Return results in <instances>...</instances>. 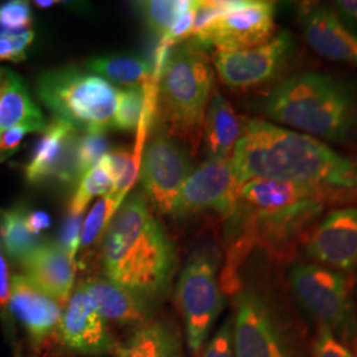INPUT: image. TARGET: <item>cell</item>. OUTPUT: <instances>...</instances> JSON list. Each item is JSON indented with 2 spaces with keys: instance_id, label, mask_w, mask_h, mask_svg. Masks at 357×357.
<instances>
[{
  "instance_id": "15",
  "label": "cell",
  "mask_w": 357,
  "mask_h": 357,
  "mask_svg": "<svg viewBox=\"0 0 357 357\" xmlns=\"http://www.w3.org/2000/svg\"><path fill=\"white\" fill-rule=\"evenodd\" d=\"M77 130L64 119L53 118L43 131L29 162L24 167V178L29 184H40L50 178L77 183Z\"/></svg>"
},
{
  "instance_id": "28",
  "label": "cell",
  "mask_w": 357,
  "mask_h": 357,
  "mask_svg": "<svg viewBox=\"0 0 357 357\" xmlns=\"http://www.w3.org/2000/svg\"><path fill=\"white\" fill-rule=\"evenodd\" d=\"M149 86L126 88L118 91V102L115 110L113 128L121 131H134L141 126L142 115L144 114L149 101Z\"/></svg>"
},
{
  "instance_id": "11",
  "label": "cell",
  "mask_w": 357,
  "mask_h": 357,
  "mask_svg": "<svg viewBox=\"0 0 357 357\" xmlns=\"http://www.w3.org/2000/svg\"><path fill=\"white\" fill-rule=\"evenodd\" d=\"M234 357H294L290 337L273 310L253 291L237 298L233 319Z\"/></svg>"
},
{
  "instance_id": "44",
  "label": "cell",
  "mask_w": 357,
  "mask_h": 357,
  "mask_svg": "<svg viewBox=\"0 0 357 357\" xmlns=\"http://www.w3.org/2000/svg\"><path fill=\"white\" fill-rule=\"evenodd\" d=\"M0 212H1V211H0Z\"/></svg>"
},
{
  "instance_id": "8",
  "label": "cell",
  "mask_w": 357,
  "mask_h": 357,
  "mask_svg": "<svg viewBox=\"0 0 357 357\" xmlns=\"http://www.w3.org/2000/svg\"><path fill=\"white\" fill-rule=\"evenodd\" d=\"M175 298L188 349L200 357L224 306L216 249L204 246L192 253L180 273Z\"/></svg>"
},
{
  "instance_id": "33",
  "label": "cell",
  "mask_w": 357,
  "mask_h": 357,
  "mask_svg": "<svg viewBox=\"0 0 357 357\" xmlns=\"http://www.w3.org/2000/svg\"><path fill=\"white\" fill-rule=\"evenodd\" d=\"M32 24V10L29 3L11 0L0 4V26L8 31H24Z\"/></svg>"
},
{
  "instance_id": "35",
  "label": "cell",
  "mask_w": 357,
  "mask_h": 357,
  "mask_svg": "<svg viewBox=\"0 0 357 357\" xmlns=\"http://www.w3.org/2000/svg\"><path fill=\"white\" fill-rule=\"evenodd\" d=\"M200 357H234L233 319L225 320L222 323V326L205 345Z\"/></svg>"
},
{
  "instance_id": "30",
  "label": "cell",
  "mask_w": 357,
  "mask_h": 357,
  "mask_svg": "<svg viewBox=\"0 0 357 357\" xmlns=\"http://www.w3.org/2000/svg\"><path fill=\"white\" fill-rule=\"evenodd\" d=\"M106 151L107 141L105 138V132H85L78 138L75 156L77 183L102 159Z\"/></svg>"
},
{
  "instance_id": "24",
  "label": "cell",
  "mask_w": 357,
  "mask_h": 357,
  "mask_svg": "<svg viewBox=\"0 0 357 357\" xmlns=\"http://www.w3.org/2000/svg\"><path fill=\"white\" fill-rule=\"evenodd\" d=\"M86 68L90 73L126 88L144 86L151 75L149 64L135 56H100L89 60Z\"/></svg>"
},
{
  "instance_id": "39",
  "label": "cell",
  "mask_w": 357,
  "mask_h": 357,
  "mask_svg": "<svg viewBox=\"0 0 357 357\" xmlns=\"http://www.w3.org/2000/svg\"><path fill=\"white\" fill-rule=\"evenodd\" d=\"M332 4V10L343 24L357 35V0H337Z\"/></svg>"
},
{
  "instance_id": "37",
  "label": "cell",
  "mask_w": 357,
  "mask_h": 357,
  "mask_svg": "<svg viewBox=\"0 0 357 357\" xmlns=\"http://www.w3.org/2000/svg\"><path fill=\"white\" fill-rule=\"evenodd\" d=\"M10 298H11V277L4 249L0 243V317L6 324H10Z\"/></svg>"
},
{
  "instance_id": "3",
  "label": "cell",
  "mask_w": 357,
  "mask_h": 357,
  "mask_svg": "<svg viewBox=\"0 0 357 357\" xmlns=\"http://www.w3.org/2000/svg\"><path fill=\"white\" fill-rule=\"evenodd\" d=\"M264 113L312 138L347 141L357 128V98L339 78L307 72L283 79L268 93Z\"/></svg>"
},
{
  "instance_id": "17",
  "label": "cell",
  "mask_w": 357,
  "mask_h": 357,
  "mask_svg": "<svg viewBox=\"0 0 357 357\" xmlns=\"http://www.w3.org/2000/svg\"><path fill=\"white\" fill-rule=\"evenodd\" d=\"M63 310L61 305L43 293L23 274L11 278L10 314L23 327L36 352L57 335Z\"/></svg>"
},
{
  "instance_id": "10",
  "label": "cell",
  "mask_w": 357,
  "mask_h": 357,
  "mask_svg": "<svg viewBox=\"0 0 357 357\" xmlns=\"http://www.w3.org/2000/svg\"><path fill=\"white\" fill-rule=\"evenodd\" d=\"M240 208V184L236 178L231 158L225 160H206L193 169L184 183L172 209L178 218L215 211L233 221Z\"/></svg>"
},
{
  "instance_id": "29",
  "label": "cell",
  "mask_w": 357,
  "mask_h": 357,
  "mask_svg": "<svg viewBox=\"0 0 357 357\" xmlns=\"http://www.w3.org/2000/svg\"><path fill=\"white\" fill-rule=\"evenodd\" d=\"M192 1H172V0H149L139 1V8L147 26L155 33L166 38L169 29L176 22L178 15L191 6Z\"/></svg>"
},
{
  "instance_id": "34",
  "label": "cell",
  "mask_w": 357,
  "mask_h": 357,
  "mask_svg": "<svg viewBox=\"0 0 357 357\" xmlns=\"http://www.w3.org/2000/svg\"><path fill=\"white\" fill-rule=\"evenodd\" d=\"M314 357H356V354L337 340L330 330L319 326L314 340Z\"/></svg>"
},
{
  "instance_id": "9",
  "label": "cell",
  "mask_w": 357,
  "mask_h": 357,
  "mask_svg": "<svg viewBox=\"0 0 357 357\" xmlns=\"http://www.w3.org/2000/svg\"><path fill=\"white\" fill-rule=\"evenodd\" d=\"M275 28V4L265 0H238L228 13L220 15L200 32L193 35L191 43L204 51H243L264 44L273 38Z\"/></svg>"
},
{
  "instance_id": "41",
  "label": "cell",
  "mask_w": 357,
  "mask_h": 357,
  "mask_svg": "<svg viewBox=\"0 0 357 357\" xmlns=\"http://www.w3.org/2000/svg\"><path fill=\"white\" fill-rule=\"evenodd\" d=\"M17 78V75L8 68L0 66V98L4 96V93L10 89L13 81Z\"/></svg>"
},
{
  "instance_id": "1",
  "label": "cell",
  "mask_w": 357,
  "mask_h": 357,
  "mask_svg": "<svg viewBox=\"0 0 357 357\" xmlns=\"http://www.w3.org/2000/svg\"><path fill=\"white\" fill-rule=\"evenodd\" d=\"M231 165L240 187L253 178H270L357 192V160L317 138L261 119L245 122Z\"/></svg>"
},
{
  "instance_id": "6",
  "label": "cell",
  "mask_w": 357,
  "mask_h": 357,
  "mask_svg": "<svg viewBox=\"0 0 357 357\" xmlns=\"http://www.w3.org/2000/svg\"><path fill=\"white\" fill-rule=\"evenodd\" d=\"M118 91L102 77L72 66L48 70L36 82L40 101L56 118L85 132L113 128Z\"/></svg>"
},
{
  "instance_id": "23",
  "label": "cell",
  "mask_w": 357,
  "mask_h": 357,
  "mask_svg": "<svg viewBox=\"0 0 357 357\" xmlns=\"http://www.w3.org/2000/svg\"><path fill=\"white\" fill-rule=\"evenodd\" d=\"M47 125L48 122L33 102L24 79L17 76L0 98V132L16 126H26L33 132H43Z\"/></svg>"
},
{
  "instance_id": "20",
  "label": "cell",
  "mask_w": 357,
  "mask_h": 357,
  "mask_svg": "<svg viewBox=\"0 0 357 357\" xmlns=\"http://www.w3.org/2000/svg\"><path fill=\"white\" fill-rule=\"evenodd\" d=\"M107 323L138 327L151 320L153 307L107 278H89L79 284Z\"/></svg>"
},
{
  "instance_id": "5",
  "label": "cell",
  "mask_w": 357,
  "mask_h": 357,
  "mask_svg": "<svg viewBox=\"0 0 357 357\" xmlns=\"http://www.w3.org/2000/svg\"><path fill=\"white\" fill-rule=\"evenodd\" d=\"M158 113L167 135L196 147L202 138L205 112L215 73L204 51L192 43L158 60Z\"/></svg>"
},
{
  "instance_id": "26",
  "label": "cell",
  "mask_w": 357,
  "mask_h": 357,
  "mask_svg": "<svg viewBox=\"0 0 357 357\" xmlns=\"http://www.w3.org/2000/svg\"><path fill=\"white\" fill-rule=\"evenodd\" d=\"M102 159L114 181V188L109 193V196L114 200L116 208L119 209L123 203L125 195L138 176L141 167L139 150L132 151L126 147L114 149L106 153Z\"/></svg>"
},
{
  "instance_id": "43",
  "label": "cell",
  "mask_w": 357,
  "mask_h": 357,
  "mask_svg": "<svg viewBox=\"0 0 357 357\" xmlns=\"http://www.w3.org/2000/svg\"><path fill=\"white\" fill-rule=\"evenodd\" d=\"M0 135H1V132H0Z\"/></svg>"
},
{
  "instance_id": "16",
  "label": "cell",
  "mask_w": 357,
  "mask_h": 357,
  "mask_svg": "<svg viewBox=\"0 0 357 357\" xmlns=\"http://www.w3.org/2000/svg\"><path fill=\"white\" fill-rule=\"evenodd\" d=\"M307 255L320 266L352 271L357 268V206L332 211L312 231Z\"/></svg>"
},
{
  "instance_id": "13",
  "label": "cell",
  "mask_w": 357,
  "mask_h": 357,
  "mask_svg": "<svg viewBox=\"0 0 357 357\" xmlns=\"http://www.w3.org/2000/svg\"><path fill=\"white\" fill-rule=\"evenodd\" d=\"M139 171L150 202L159 212L171 215L178 193L193 172L188 153L167 134H156L144 147Z\"/></svg>"
},
{
  "instance_id": "12",
  "label": "cell",
  "mask_w": 357,
  "mask_h": 357,
  "mask_svg": "<svg viewBox=\"0 0 357 357\" xmlns=\"http://www.w3.org/2000/svg\"><path fill=\"white\" fill-rule=\"evenodd\" d=\"M295 41L282 29L264 44L243 51H216L212 63L220 79L230 88H250L265 84L283 69L293 54Z\"/></svg>"
},
{
  "instance_id": "25",
  "label": "cell",
  "mask_w": 357,
  "mask_h": 357,
  "mask_svg": "<svg viewBox=\"0 0 357 357\" xmlns=\"http://www.w3.org/2000/svg\"><path fill=\"white\" fill-rule=\"evenodd\" d=\"M26 212L24 206L0 212V243L7 255L20 264L40 243L26 228Z\"/></svg>"
},
{
  "instance_id": "7",
  "label": "cell",
  "mask_w": 357,
  "mask_h": 357,
  "mask_svg": "<svg viewBox=\"0 0 357 357\" xmlns=\"http://www.w3.org/2000/svg\"><path fill=\"white\" fill-rule=\"evenodd\" d=\"M289 281L307 312L356 354L357 308L344 275L317 264H298Z\"/></svg>"
},
{
  "instance_id": "19",
  "label": "cell",
  "mask_w": 357,
  "mask_h": 357,
  "mask_svg": "<svg viewBox=\"0 0 357 357\" xmlns=\"http://www.w3.org/2000/svg\"><path fill=\"white\" fill-rule=\"evenodd\" d=\"M24 277L43 293L65 306L73 294L76 262L60 243H38L22 262Z\"/></svg>"
},
{
  "instance_id": "18",
  "label": "cell",
  "mask_w": 357,
  "mask_h": 357,
  "mask_svg": "<svg viewBox=\"0 0 357 357\" xmlns=\"http://www.w3.org/2000/svg\"><path fill=\"white\" fill-rule=\"evenodd\" d=\"M298 19L312 51L327 60L357 68V35L343 24L331 6L303 3Z\"/></svg>"
},
{
  "instance_id": "40",
  "label": "cell",
  "mask_w": 357,
  "mask_h": 357,
  "mask_svg": "<svg viewBox=\"0 0 357 357\" xmlns=\"http://www.w3.org/2000/svg\"><path fill=\"white\" fill-rule=\"evenodd\" d=\"M26 225L33 236L38 237L43 230L48 229L51 227V217L41 211H32V212L26 211Z\"/></svg>"
},
{
  "instance_id": "42",
  "label": "cell",
  "mask_w": 357,
  "mask_h": 357,
  "mask_svg": "<svg viewBox=\"0 0 357 357\" xmlns=\"http://www.w3.org/2000/svg\"><path fill=\"white\" fill-rule=\"evenodd\" d=\"M15 357H22V355H20V352H19V351L16 352V355H15Z\"/></svg>"
},
{
  "instance_id": "27",
  "label": "cell",
  "mask_w": 357,
  "mask_h": 357,
  "mask_svg": "<svg viewBox=\"0 0 357 357\" xmlns=\"http://www.w3.org/2000/svg\"><path fill=\"white\" fill-rule=\"evenodd\" d=\"M114 188V181L106 163L101 159L96 166L79 178L76 192L69 204L70 215H84V211L96 196L109 195Z\"/></svg>"
},
{
  "instance_id": "31",
  "label": "cell",
  "mask_w": 357,
  "mask_h": 357,
  "mask_svg": "<svg viewBox=\"0 0 357 357\" xmlns=\"http://www.w3.org/2000/svg\"><path fill=\"white\" fill-rule=\"evenodd\" d=\"M116 211L118 208L115 205V202L109 195H106L103 199L96 203L82 225L81 249L88 248L98 240V237L105 233Z\"/></svg>"
},
{
  "instance_id": "32",
  "label": "cell",
  "mask_w": 357,
  "mask_h": 357,
  "mask_svg": "<svg viewBox=\"0 0 357 357\" xmlns=\"http://www.w3.org/2000/svg\"><path fill=\"white\" fill-rule=\"evenodd\" d=\"M33 38L35 33L32 29L8 31L0 26V61L20 63L26 60V50Z\"/></svg>"
},
{
  "instance_id": "4",
  "label": "cell",
  "mask_w": 357,
  "mask_h": 357,
  "mask_svg": "<svg viewBox=\"0 0 357 357\" xmlns=\"http://www.w3.org/2000/svg\"><path fill=\"white\" fill-rule=\"evenodd\" d=\"M339 192L306 184L253 178L240 187L234 218L252 243L281 246L310 225L324 209L330 195Z\"/></svg>"
},
{
  "instance_id": "21",
  "label": "cell",
  "mask_w": 357,
  "mask_h": 357,
  "mask_svg": "<svg viewBox=\"0 0 357 357\" xmlns=\"http://www.w3.org/2000/svg\"><path fill=\"white\" fill-rule=\"evenodd\" d=\"M243 125L229 101L215 91L205 112L203 137L209 160L230 159Z\"/></svg>"
},
{
  "instance_id": "38",
  "label": "cell",
  "mask_w": 357,
  "mask_h": 357,
  "mask_svg": "<svg viewBox=\"0 0 357 357\" xmlns=\"http://www.w3.org/2000/svg\"><path fill=\"white\" fill-rule=\"evenodd\" d=\"M31 132L33 131L26 126H16L3 131L0 135V163L16 153L23 139Z\"/></svg>"
},
{
  "instance_id": "36",
  "label": "cell",
  "mask_w": 357,
  "mask_h": 357,
  "mask_svg": "<svg viewBox=\"0 0 357 357\" xmlns=\"http://www.w3.org/2000/svg\"><path fill=\"white\" fill-rule=\"evenodd\" d=\"M84 225L82 215H68L65 218L61 233H60V246L64 249L69 257L76 262L77 253L81 249V233Z\"/></svg>"
},
{
  "instance_id": "14",
  "label": "cell",
  "mask_w": 357,
  "mask_h": 357,
  "mask_svg": "<svg viewBox=\"0 0 357 357\" xmlns=\"http://www.w3.org/2000/svg\"><path fill=\"white\" fill-rule=\"evenodd\" d=\"M57 335L65 348L77 355L102 356L115 354L118 348L109 323L81 286L65 305Z\"/></svg>"
},
{
  "instance_id": "2",
  "label": "cell",
  "mask_w": 357,
  "mask_h": 357,
  "mask_svg": "<svg viewBox=\"0 0 357 357\" xmlns=\"http://www.w3.org/2000/svg\"><path fill=\"white\" fill-rule=\"evenodd\" d=\"M101 261L109 281L155 306L171 287L176 249L146 199L123 202L103 233Z\"/></svg>"
},
{
  "instance_id": "22",
  "label": "cell",
  "mask_w": 357,
  "mask_h": 357,
  "mask_svg": "<svg viewBox=\"0 0 357 357\" xmlns=\"http://www.w3.org/2000/svg\"><path fill=\"white\" fill-rule=\"evenodd\" d=\"M181 356L183 344L178 327L165 319L149 320L115 351V357Z\"/></svg>"
}]
</instances>
